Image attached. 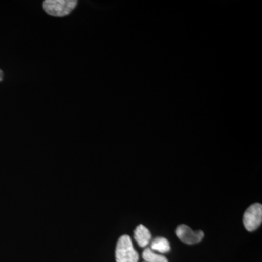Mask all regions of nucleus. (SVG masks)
<instances>
[{
	"instance_id": "1",
	"label": "nucleus",
	"mask_w": 262,
	"mask_h": 262,
	"mask_svg": "<svg viewBox=\"0 0 262 262\" xmlns=\"http://www.w3.org/2000/svg\"><path fill=\"white\" fill-rule=\"evenodd\" d=\"M115 257L117 262H138L139 253L134 249L130 236L125 234L117 241Z\"/></svg>"
},
{
	"instance_id": "2",
	"label": "nucleus",
	"mask_w": 262,
	"mask_h": 262,
	"mask_svg": "<svg viewBox=\"0 0 262 262\" xmlns=\"http://www.w3.org/2000/svg\"><path fill=\"white\" fill-rule=\"evenodd\" d=\"M77 5L75 0H46L43 3V8L52 16L64 17L70 14Z\"/></svg>"
},
{
	"instance_id": "3",
	"label": "nucleus",
	"mask_w": 262,
	"mask_h": 262,
	"mask_svg": "<svg viewBox=\"0 0 262 262\" xmlns=\"http://www.w3.org/2000/svg\"><path fill=\"white\" fill-rule=\"evenodd\" d=\"M245 228L249 232L256 230L262 222V206L260 203H254L248 207L244 215Z\"/></svg>"
},
{
	"instance_id": "4",
	"label": "nucleus",
	"mask_w": 262,
	"mask_h": 262,
	"mask_svg": "<svg viewBox=\"0 0 262 262\" xmlns=\"http://www.w3.org/2000/svg\"><path fill=\"white\" fill-rule=\"evenodd\" d=\"M176 234L184 244L193 245L198 244L204 237L203 231H194L186 225H181L176 229Z\"/></svg>"
},
{
	"instance_id": "5",
	"label": "nucleus",
	"mask_w": 262,
	"mask_h": 262,
	"mask_svg": "<svg viewBox=\"0 0 262 262\" xmlns=\"http://www.w3.org/2000/svg\"><path fill=\"white\" fill-rule=\"evenodd\" d=\"M134 238L140 247L144 248L149 244L151 239V234L145 226L140 225L138 226L134 231Z\"/></svg>"
},
{
	"instance_id": "6",
	"label": "nucleus",
	"mask_w": 262,
	"mask_h": 262,
	"mask_svg": "<svg viewBox=\"0 0 262 262\" xmlns=\"http://www.w3.org/2000/svg\"><path fill=\"white\" fill-rule=\"evenodd\" d=\"M151 249L160 253H168L170 251V243L165 237H157L151 242Z\"/></svg>"
},
{
	"instance_id": "7",
	"label": "nucleus",
	"mask_w": 262,
	"mask_h": 262,
	"mask_svg": "<svg viewBox=\"0 0 262 262\" xmlns=\"http://www.w3.org/2000/svg\"><path fill=\"white\" fill-rule=\"evenodd\" d=\"M142 257L146 262H168V258L165 256L155 253L151 248H146L144 250Z\"/></svg>"
},
{
	"instance_id": "8",
	"label": "nucleus",
	"mask_w": 262,
	"mask_h": 262,
	"mask_svg": "<svg viewBox=\"0 0 262 262\" xmlns=\"http://www.w3.org/2000/svg\"><path fill=\"white\" fill-rule=\"evenodd\" d=\"M3 72L0 70V82L3 80Z\"/></svg>"
},
{
	"instance_id": "9",
	"label": "nucleus",
	"mask_w": 262,
	"mask_h": 262,
	"mask_svg": "<svg viewBox=\"0 0 262 262\" xmlns=\"http://www.w3.org/2000/svg\"><path fill=\"white\" fill-rule=\"evenodd\" d=\"M146 262V261H145Z\"/></svg>"
}]
</instances>
